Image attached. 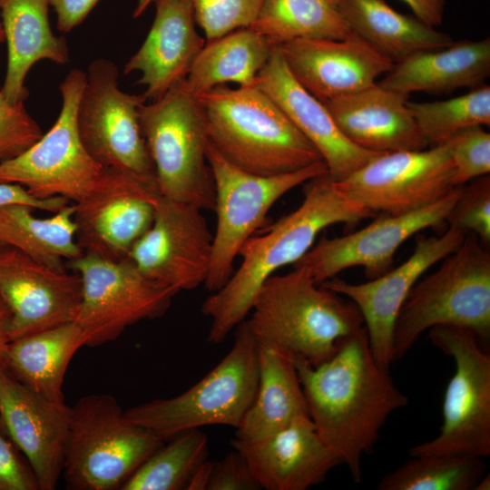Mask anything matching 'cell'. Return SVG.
<instances>
[{
    "label": "cell",
    "mask_w": 490,
    "mask_h": 490,
    "mask_svg": "<svg viewBox=\"0 0 490 490\" xmlns=\"http://www.w3.org/2000/svg\"><path fill=\"white\" fill-rule=\"evenodd\" d=\"M33 207H0V244L11 246L43 265L66 270L67 261L83 254L76 240L75 204L68 203L49 218H37Z\"/></svg>",
    "instance_id": "obj_31"
},
{
    "label": "cell",
    "mask_w": 490,
    "mask_h": 490,
    "mask_svg": "<svg viewBox=\"0 0 490 490\" xmlns=\"http://www.w3.org/2000/svg\"><path fill=\"white\" fill-rule=\"evenodd\" d=\"M273 47L250 27L206 41L183 84L195 96L228 83L254 86Z\"/></svg>",
    "instance_id": "obj_32"
},
{
    "label": "cell",
    "mask_w": 490,
    "mask_h": 490,
    "mask_svg": "<svg viewBox=\"0 0 490 490\" xmlns=\"http://www.w3.org/2000/svg\"><path fill=\"white\" fill-rule=\"evenodd\" d=\"M43 134L24 102L12 103L0 90V164L23 153Z\"/></svg>",
    "instance_id": "obj_40"
},
{
    "label": "cell",
    "mask_w": 490,
    "mask_h": 490,
    "mask_svg": "<svg viewBox=\"0 0 490 490\" xmlns=\"http://www.w3.org/2000/svg\"><path fill=\"white\" fill-rule=\"evenodd\" d=\"M154 0H137V5L133 11V17L138 18L140 15H142L150 4Z\"/></svg>",
    "instance_id": "obj_48"
},
{
    "label": "cell",
    "mask_w": 490,
    "mask_h": 490,
    "mask_svg": "<svg viewBox=\"0 0 490 490\" xmlns=\"http://www.w3.org/2000/svg\"><path fill=\"white\" fill-rule=\"evenodd\" d=\"M213 462L204 461L191 475L187 490H207Z\"/></svg>",
    "instance_id": "obj_46"
},
{
    "label": "cell",
    "mask_w": 490,
    "mask_h": 490,
    "mask_svg": "<svg viewBox=\"0 0 490 490\" xmlns=\"http://www.w3.org/2000/svg\"><path fill=\"white\" fill-rule=\"evenodd\" d=\"M49 5V0H0V17L8 50L1 91L12 103L27 98L24 80L36 62L50 60L64 64L69 61L65 38L54 35L51 29Z\"/></svg>",
    "instance_id": "obj_27"
},
{
    "label": "cell",
    "mask_w": 490,
    "mask_h": 490,
    "mask_svg": "<svg viewBox=\"0 0 490 490\" xmlns=\"http://www.w3.org/2000/svg\"><path fill=\"white\" fill-rule=\"evenodd\" d=\"M100 0H49L57 16V29L68 33L79 25Z\"/></svg>",
    "instance_id": "obj_44"
},
{
    "label": "cell",
    "mask_w": 490,
    "mask_h": 490,
    "mask_svg": "<svg viewBox=\"0 0 490 490\" xmlns=\"http://www.w3.org/2000/svg\"><path fill=\"white\" fill-rule=\"evenodd\" d=\"M191 1L196 24L202 29L206 41L250 27L262 3V0Z\"/></svg>",
    "instance_id": "obj_38"
},
{
    "label": "cell",
    "mask_w": 490,
    "mask_h": 490,
    "mask_svg": "<svg viewBox=\"0 0 490 490\" xmlns=\"http://www.w3.org/2000/svg\"><path fill=\"white\" fill-rule=\"evenodd\" d=\"M5 41V33H4V29H3V25H2V22H1V17H0V44Z\"/></svg>",
    "instance_id": "obj_50"
},
{
    "label": "cell",
    "mask_w": 490,
    "mask_h": 490,
    "mask_svg": "<svg viewBox=\"0 0 490 490\" xmlns=\"http://www.w3.org/2000/svg\"><path fill=\"white\" fill-rule=\"evenodd\" d=\"M83 346L81 328L74 321L64 323L10 341L4 367L36 394L62 404L67 368Z\"/></svg>",
    "instance_id": "obj_29"
},
{
    "label": "cell",
    "mask_w": 490,
    "mask_h": 490,
    "mask_svg": "<svg viewBox=\"0 0 490 490\" xmlns=\"http://www.w3.org/2000/svg\"><path fill=\"white\" fill-rule=\"evenodd\" d=\"M155 16L123 73L139 72L146 100L156 101L185 81L206 40L196 28L191 0H154Z\"/></svg>",
    "instance_id": "obj_24"
},
{
    "label": "cell",
    "mask_w": 490,
    "mask_h": 490,
    "mask_svg": "<svg viewBox=\"0 0 490 490\" xmlns=\"http://www.w3.org/2000/svg\"><path fill=\"white\" fill-rule=\"evenodd\" d=\"M71 407L36 394L0 365V427L25 459L40 490L63 473Z\"/></svg>",
    "instance_id": "obj_20"
},
{
    "label": "cell",
    "mask_w": 490,
    "mask_h": 490,
    "mask_svg": "<svg viewBox=\"0 0 490 490\" xmlns=\"http://www.w3.org/2000/svg\"><path fill=\"white\" fill-rule=\"evenodd\" d=\"M265 490H306L325 480L341 461L309 416L295 419L256 440H231Z\"/></svg>",
    "instance_id": "obj_23"
},
{
    "label": "cell",
    "mask_w": 490,
    "mask_h": 490,
    "mask_svg": "<svg viewBox=\"0 0 490 490\" xmlns=\"http://www.w3.org/2000/svg\"><path fill=\"white\" fill-rule=\"evenodd\" d=\"M408 94L377 83L358 92L320 101L342 133L367 151H421L429 145L409 107Z\"/></svg>",
    "instance_id": "obj_25"
},
{
    "label": "cell",
    "mask_w": 490,
    "mask_h": 490,
    "mask_svg": "<svg viewBox=\"0 0 490 490\" xmlns=\"http://www.w3.org/2000/svg\"><path fill=\"white\" fill-rule=\"evenodd\" d=\"M140 125L160 194L201 211H213L215 186L197 97L182 82L160 99L142 105Z\"/></svg>",
    "instance_id": "obj_8"
},
{
    "label": "cell",
    "mask_w": 490,
    "mask_h": 490,
    "mask_svg": "<svg viewBox=\"0 0 490 490\" xmlns=\"http://www.w3.org/2000/svg\"><path fill=\"white\" fill-rule=\"evenodd\" d=\"M428 145L446 142L456 132L477 125H490V86L485 83L468 93L444 101H407Z\"/></svg>",
    "instance_id": "obj_36"
},
{
    "label": "cell",
    "mask_w": 490,
    "mask_h": 490,
    "mask_svg": "<svg viewBox=\"0 0 490 490\" xmlns=\"http://www.w3.org/2000/svg\"><path fill=\"white\" fill-rule=\"evenodd\" d=\"M431 343L455 362L442 406L438 435L409 450L411 456L436 454L485 458L490 455V355L476 335L455 326L429 330Z\"/></svg>",
    "instance_id": "obj_10"
},
{
    "label": "cell",
    "mask_w": 490,
    "mask_h": 490,
    "mask_svg": "<svg viewBox=\"0 0 490 490\" xmlns=\"http://www.w3.org/2000/svg\"><path fill=\"white\" fill-rule=\"evenodd\" d=\"M260 489L244 456L236 449L213 462L207 490Z\"/></svg>",
    "instance_id": "obj_41"
},
{
    "label": "cell",
    "mask_w": 490,
    "mask_h": 490,
    "mask_svg": "<svg viewBox=\"0 0 490 490\" xmlns=\"http://www.w3.org/2000/svg\"><path fill=\"white\" fill-rule=\"evenodd\" d=\"M85 78L76 68L67 74L56 122L30 148L0 164V182L19 184L40 200L63 197L74 203L89 191L103 167L86 151L77 127Z\"/></svg>",
    "instance_id": "obj_12"
},
{
    "label": "cell",
    "mask_w": 490,
    "mask_h": 490,
    "mask_svg": "<svg viewBox=\"0 0 490 490\" xmlns=\"http://www.w3.org/2000/svg\"><path fill=\"white\" fill-rule=\"evenodd\" d=\"M444 144L452 160L456 186L465 185L490 172V134L482 126L464 129Z\"/></svg>",
    "instance_id": "obj_39"
},
{
    "label": "cell",
    "mask_w": 490,
    "mask_h": 490,
    "mask_svg": "<svg viewBox=\"0 0 490 490\" xmlns=\"http://www.w3.org/2000/svg\"><path fill=\"white\" fill-rule=\"evenodd\" d=\"M9 321V309L0 297V365H4L5 353L10 342L8 337Z\"/></svg>",
    "instance_id": "obj_47"
},
{
    "label": "cell",
    "mask_w": 490,
    "mask_h": 490,
    "mask_svg": "<svg viewBox=\"0 0 490 490\" xmlns=\"http://www.w3.org/2000/svg\"><path fill=\"white\" fill-rule=\"evenodd\" d=\"M339 1L351 31L394 64L454 43L449 34L416 16L398 13L386 0Z\"/></svg>",
    "instance_id": "obj_30"
},
{
    "label": "cell",
    "mask_w": 490,
    "mask_h": 490,
    "mask_svg": "<svg viewBox=\"0 0 490 490\" xmlns=\"http://www.w3.org/2000/svg\"><path fill=\"white\" fill-rule=\"evenodd\" d=\"M160 195L156 183L132 172L103 168L89 191L74 203L76 240L83 253L127 259L151 227Z\"/></svg>",
    "instance_id": "obj_14"
},
{
    "label": "cell",
    "mask_w": 490,
    "mask_h": 490,
    "mask_svg": "<svg viewBox=\"0 0 490 490\" xmlns=\"http://www.w3.org/2000/svg\"><path fill=\"white\" fill-rule=\"evenodd\" d=\"M250 313L245 321L258 342L312 366L329 358L346 337L364 326L351 300L316 283L301 266L268 278Z\"/></svg>",
    "instance_id": "obj_4"
},
{
    "label": "cell",
    "mask_w": 490,
    "mask_h": 490,
    "mask_svg": "<svg viewBox=\"0 0 490 490\" xmlns=\"http://www.w3.org/2000/svg\"><path fill=\"white\" fill-rule=\"evenodd\" d=\"M490 74V39L462 40L416 53L393 64L377 83L405 94L449 93L474 88Z\"/></svg>",
    "instance_id": "obj_26"
},
{
    "label": "cell",
    "mask_w": 490,
    "mask_h": 490,
    "mask_svg": "<svg viewBox=\"0 0 490 490\" xmlns=\"http://www.w3.org/2000/svg\"><path fill=\"white\" fill-rule=\"evenodd\" d=\"M164 442L131 422L113 397L85 396L71 407L62 473L65 486L120 489Z\"/></svg>",
    "instance_id": "obj_7"
},
{
    "label": "cell",
    "mask_w": 490,
    "mask_h": 490,
    "mask_svg": "<svg viewBox=\"0 0 490 490\" xmlns=\"http://www.w3.org/2000/svg\"><path fill=\"white\" fill-rule=\"evenodd\" d=\"M459 190L457 186L439 201L411 212L384 214L346 236L322 237L293 266L306 268L318 284L352 267L364 268L370 279L377 278L391 270L397 249L407 240L446 223Z\"/></svg>",
    "instance_id": "obj_17"
},
{
    "label": "cell",
    "mask_w": 490,
    "mask_h": 490,
    "mask_svg": "<svg viewBox=\"0 0 490 490\" xmlns=\"http://www.w3.org/2000/svg\"><path fill=\"white\" fill-rule=\"evenodd\" d=\"M81 279V304L74 322L85 346L115 340L128 327L163 316L178 293L144 276L129 259L83 253L68 261Z\"/></svg>",
    "instance_id": "obj_11"
},
{
    "label": "cell",
    "mask_w": 490,
    "mask_h": 490,
    "mask_svg": "<svg viewBox=\"0 0 490 490\" xmlns=\"http://www.w3.org/2000/svg\"><path fill=\"white\" fill-rule=\"evenodd\" d=\"M490 489V475L485 474L475 484L474 490H489Z\"/></svg>",
    "instance_id": "obj_49"
},
{
    "label": "cell",
    "mask_w": 490,
    "mask_h": 490,
    "mask_svg": "<svg viewBox=\"0 0 490 490\" xmlns=\"http://www.w3.org/2000/svg\"><path fill=\"white\" fill-rule=\"evenodd\" d=\"M259 380L258 341L245 319L235 328L230 351L183 393L124 411L132 423L166 441L206 426L237 428L250 407Z\"/></svg>",
    "instance_id": "obj_6"
},
{
    "label": "cell",
    "mask_w": 490,
    "mask_h": 490,
    "mask_svg": "<svg viewBox=\"0 0 490 490\" xmlns=\"http://www.w3.org/2000/svg\"><path fill=\"white\" fill-rule=\"evenodd\" d=\"M255 85L316 148L334 181L346 179L381 154L359 148L342 133L324 103L293 77L278 46L273 47Z\"/></svg>",
    "instance_id": "obj_22"
},
{
    "label": "cell",
    "mask_w": 490,
    "mask_h": 490,
    "mask_svg": "<svg viewBox=\"0 0 490 490\" xmlns=\"http://www.w3.org/2000/svg\"><path fill=\"white\" fill-rule=\"evenodd\" d=\"M414 12L416 17L436 27L442 24L446 0H402Z\"/></svg>",
    "instance_id": "obj_45"
},
{
    "label": "cell",
    "mask_w": 490,
    "mask_h": 490,
    "mask_svg": "<svg viewBox=\"0 0 490 490\" xmlns=\"http://www.w3.org/2000/svg\"><path fill=\"white\" fill-rule=\"evenodd\" d=\"M206 154L214 181L213 211L217 215L211 266L204 282L212 293L229 280L242 246L263 224L277 201L297 186L328 172V169L319 161L291 172L259 175L231 164L209 140Z\"/></svg>",
    "instance_id": "obj_9"
},
{
    "label": "cell",
    "mask_w": 490,
    "mask_h": 490,
    "mask_svg": "<svg viewBox=\"0 0 490 490\" xmlns=\"http://www.w3.org/2000/svg\"><path fill=\"white\" fill-rule=\"evenodd\" d=\"M155 450L124 482L121 490H181L207 460L209 439L201 429L178 434Z\"/></svg>",
    "instance_id": "obj_34"
},
{
    "label": "cell",
    "mask_w": 490,
    "mask_h": 490,
    "mask_svg": "<svg viewBox=\"0 0 490 490\" xmlns=\"http://www.w3.org/2000/svg\"><path fill=\"white\" fill-rule=\"evenodd\" d=\"M375 215L341 193L328 172L307 181L301 204L265 233L250 238L240 251L239 269L203 301L201 313L211 319L208 342L224 341L246 319L266 279L299 260L321 230L338 223L354 225Z\"/></svg>",
    "instance_id": "obj_2"
},
{
    "label": "cell",
    "mask_w": 490,
    "mask_h": 490,
    "mask_svg": "<svg viewBox=\"0 0 490 490\" xmlns=\"http://www.w3.org/2000/svg\"><path fill=\"white\" fill-rule=\"evenodd\" d=\"M259 346V380L255 397L235 438L256 440L302 416H309L293 358L266 343Z\"/></svg>",
    "instance_id": "obj_28"
},
{
    "label": "cell",
    "mask_w": 490,
    "mask_h": 490,
    "mask_svg": "<svg viewBox=\"0 0 490 490\" xmlns=\"http://www.w3.org/2000/svg\"><path fill=\"white\" fill-rule=\"evenodd\" d=\"M335 184L351 201L376 214L390 215L430 205L457 187L444 143L421 151L378 154Z\"/></svg>",
    "instance_id": "obj_15"
},
{
    "label": "cell",
    "mask_w": 490,
    "mask_h": 490,
    "mask_svg": "<svg viewBox=\"0 0 490 490\" xmlns=\"http://www.w3.org/2000/svg\"><path fill=\"white\" fill-rule=\"evenodd\" d=\"M0 297L10 312L12 341L74 321L82 297L77 273L58 271L0 244Z\"/></svg>",
    "instance_id": "obj_19"
},
{
    "label": "cell",
    "mask_w": 490,
    "mask_h": 490,
    "mask_svg": "<svg viewBox=\"0 0 490 490\" xmlns=\"http://www.w3.org/2000/svg\"><path fill=\"white\" fill-rule=\"evenodd\" d=\"M446 223L465 233L472 232L482 244H490V177L472 180L461 185L458 197L449 211Z\"/></svg>",
    "instance_id": "obj_37"
},
{
    "label": "cell",
    "mask_w": 490,
    "mask_h": 490,
    "mask_svg": "<svg viewBox=\"0 0 490 490\" xmlns=\"http://www.w3.org/2000/svg\"><path fill=\"white\" fill-rule=\"evenodd\" d=\"M85 74L77 127L86 151L103 168L123 169L156 183L140 125L145 97L120 89L118 69L108 59L94 60Z\"/></svg>",
    "instance_id": "obj_13"
},
{
    "label": "cell",
    "mask_w": 490,
    "mask_h": 490,
    "mask_svg": "<svg viewBox=\"0 0 490 490\" xmlns=\"http://www.w3.org/2000/svg\"><path fill=\"white\" fill-rule=\"evenodd\" d=\"M465 236L450 227L440 236L421 235L407 260L377 278L355 284L334 277L320 284L358 307L371 351L381 366L388 368L394 362L395 322L410 290L430 267L455 251Z\"/></svg>",
    "instance_id": "obj_18"
},
{
    "label": "cell",
    "mask_w": 490,
    "mask_h": 490,
    "mask_svg": "<svg viewBox=\"0 0 490 490\" xmlns=\"http://www.w3.org/2000/svg\"><path fill=\"white\" fill-rule=\"evenodd\" d=\"M309 415L319 436L360 482L362 458L395 411L408 405L388 368L378 364L365 327L346 337L326 361L293 358Z\"/></svg>",
    "instance_id": "obj_1"
},
{
    "label": "cell",
    "mask_w": 490,
    "mask_h": 490,
    "mask_svg": "<svg viewBox=\"0 0 490 490\" xmlns=\"http://www.w3.org/2000/svg\"><path fill=\"white\" fill-rule=\"evenodd\" d=\"M0 490H40L25 459L0 427Z\"/></svg>",
    "instance_id": "obj_42"
},
{
    "label": "cell",
    "mask_w": 490,
    "mask_h": 490,
    "mask_svg": "<svg viewBox=\"0 0 490 490\" xmlns=\"http://www.w3.org/2000/svg\"><path fill=\"white\" fill-rule=\"evenodd\" d=\"M439 268L417 281L397 314L393 333L394 361L404 357L426 330L460 327L474 332L486 348L490 337V252L476 235Z\"/></svg>",
    "instance_id": "obj_5"
},
{
    "label": "cell",
    "mask_w": 490,
    "mask_h": 490,
    "mask_svg": "<svg viewBox=\"0 0 490 490\" xmlns=\"http://www.w3.org/2000/svg\"><path fill=\"white\" fill-rule=\"evenodd\" d=\"M483 458L454 454L411 456L387 473L378 490H474L486 472Z\"/></svg>",
    "instance_id": "obj_35"
},
{
    "label": "cell",
    "mask_w": 490,
    "mask_h": 490,
    "mask_svg": "<svg viewBox=\"0 0 490 490\" xmlns=\"http://www.w3.org/2000/svg\"><path fill=\"white\" fill-rule=\"evenodd\" d=\"M250 28L273 46L296 39L340 40L352 33L339 0H262Z\"/></svg>",
    "instance_id": "obj_33"
},
{
    "label": "cell",
    "mask_w": 490,
    "mask_h": 490,
    "mask_svg": "<svg viewBox=\"0 0 490 490\" xmlns=\"http://www.w3.org/2000/svg\"><path fill=\"white\" fill-rule=\"evenodd\" d=\"M201 211L160 195L151 227L133 245L128 258L148 279L178 292L204 284L213 234Z\"/></svg>",
    "instance_id": "obj_16"
},
{
    "label": "cell",
    "mask_w": 490,
    "mask_h": 490,
    "mask_svg": "<svg viewBox=\"0 0 490 490\" xmlns=\"http://www.w3.org/2000/svg\"><path fill=\"white\" fill-rule=\"evenodd\" d=\"M196 97L209 142L236 167L276 175L322 161L283 111L256 85L222 84Z\"/></svg>",
    "instance_id": "obj_3"
},
{
    "label": "cell",
    "mask_w": 490,
    "mask_h": 490,
    "mask_svg": "<svg viewBox=\"0 0 490 490\" xmlns=\"http://www.w3.org/2000/svg\"><path fill=\"white\" fill-rule=\"evenodd\" d=\"M68 201L63 197L40 200L34 197L19 184L0 182V207L18 203L28 205L35 210L55 212L68 204Z\"/></svg>",
    "instance_id": "obj_43"
},
{
    "label": "cell",
    "mask_w": 490,
    "mask_h": 490,
    "mask_svg": "<svg viewBox=\"0 0 490 490\" xmlns=\"http://www.w3.org/2000/svg\"><path fill=\"white\" fill-rule=\"evenodd\" d=\"M277 46L293 77L319 101L368 88L394 64L353 32L340 40L296 39Z\"/></svg>",
    "instance_id": "obj_21"
}]
</instances>
